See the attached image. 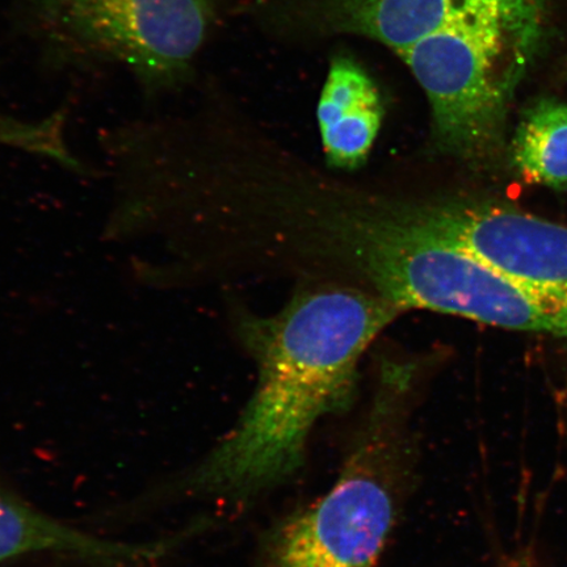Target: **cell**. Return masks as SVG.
Masks as SVG:
<instances>
[{
	"instance_id": "obj_1",
	"label": "cell",
	"mask_w": 567,
	"mask_h": 567,
	"mask_svg": "<svg viewBox=\"0 0 567 567\" xmlns=\"http://www.w3.org/2000/svg\"><path fill=\"white\" fill-rule=\"evenodd\" d=\"M401 311L378 293L328 287L296 295L271 317L239 316L258 385L190 486L245 501L292 478L316 424L350 408L361 357Z\"/></svg>"
},
{
	"instance_id": "obj_2",
	"label": "cell",
	"mask_w": 567,
	"mask_h": 567,
	"mask_svg": "<svg viewBox=\"0 0 567 567\" xmlns=\"http://www.w3.org/2000/svg\"><path fill=\"white\" fill-rule=\"evenodd\" d=\"M543 4L520 0L400 53L429 99L442 152L476 162L495 151L508 102L535 53Z\"/></svg>"
},
{
	"instance_id": "obj_3",
	"label": "cell",
	"mask_w": 567,
	"mask_h": 567,
	"mask_svg": "<svg viewBox=\"0 0 567 567\" xmlns=\"http://www.w3.org/2000/svg\"><path fill=\"white\" fill-rule=\"evenodd\" d=\"M402 400L379 394L334 485L276 524L257 567H378L405 480Z\"/></svg>"
},
{
	"instance_id": "obj_4",
	"label": "cell",
	"mask_w": 567,
	"mask_h": 567,
	"mask_svg": "<svg viewBox=\"0 0 567 567\" xmlns=\"http://www.w3.org/2000/svg\"><path fill=\"white\" fill-rule=\"evenodd\" d=\"M56 51L115 63L151 94L186 84L216 18V0H27Z\"/></svg>"
},
{
	"instance_id": "obj_5",
	"label": "cell",
	"mask_w": 567,
	"mask_h": 567,
	"mask_svg": "<svg viewBox=\"0 0 567 567\" xmlns=\"http://www.w3.org/2000/svg\"><path fill=\"white\" fill-rule=\"evenodd\" d=\"M403 215L535 292L567 301V228L484 200L401 205Z\"/></svg>"
},
{
	"instance_id": "obj_6",
	"label": "cell",
	"mask_w": 567,
	"mask_h": 567,
	"mask_svg": "<svg viewBox=\"0 0 567 567\" xmlns=\"http://www.w3.org/2000/svg\"><path fill=\"white\" fill-rule=\"evenodd\" d=\"M517 2L520 0H324L323 10L334 30L365 35L400 54L430 35Z\"/></svg>"
},
{
	"instance_id": "obj_7",
	"label": "cell",
	"mask_w": 567,
	"mask_h": 567,
	"mask_svg": "<svg viewBox=\"0 0 567 567\" xmlns=\"http://www.w3.org/2000/svg\"><path fill=\"white\" fill-rule=\"evenodd\" d=\"M326 157L331 166L359 168L379 136L384 110L372 78L359 63L337 56L317 111Z\"/></svg>"
},
{
	"instance_id": "obj_8",
	"label": "cell",
	"mask_w": 567,
	"mask_h": 567,
	"mask_svg": "<svg viewBox=\"0 0 567 567\" xmlns=\"http://www.w3.org/2000/svg\"><path fill=\"white\" fill-rule=\"evenodd\" d=\"M166 547L115 543L84 534L0 488V563L33 553L60 551L117 567L157 558Z\"/></svg>"
},
{
	"instance_id": "obj_9",
	"label": "cell",
	"mask_w": 567,
	"mask_h": 567,
	"mask_svg": "<svg viewBox=\"0 0 567 567\" xmlns=\"http://www.w3.org/2000/svg\"><path fill=\"white\" fill-rule=\"evenodd\" d=\"M513 165L524 182L567 188V105L544 101L532 106L515 133Z\"/></svg>"
},
{
	"instance_id": "obj_10",
	"label": "cell",
	"mask_w": 567,
	"mask_h": 567,
	"mask_svg": "<svg viewBox=\"0 0 567 567\" xmlns=\"http://www.w3.org/2000/svg\"><path fill=\"white\" fill-rule=\"evenodd\" d=\"M0 145L53 159L76 174H87L86 166L70 151L66 116L63 112L39 120H23L0 113Z\"/></svg>"
}]
</instances>
